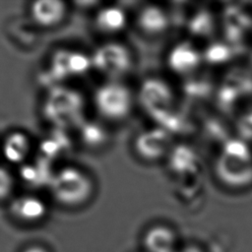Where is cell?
Segmentation results:
<instances>
[{"label":"cell","mask_w":252,"mask_h":252,"mask_svg":"<svg viewBox=\"0 0 252 252\" xmlns=\"http://www.w3.org/2000/svg\"><path fill=\"white\" fill-rule=\"evenodd\" d=\"M86 107V98L80 91L59 85L47 90L41 103V114L53 129L69 132L87 119Z\"/></svg>","instance_id":"1"},{"label":"cell","mask_w":252,"mask_h":252,"mask_svg":"<svg viewBox=\"0 0 252 252\" xmlns=\"http://www.w3.org/2000/svg\"><path fill=\"white\" fill-rule=\"evenodd\" d=\"M48 190L57 204L74 209L84 206L91 200L94 184L91 175L83 168L65 165L54 171Z\"/></svg>","instance_id":"2"},{"label":"cell","mask_w":252,"mask_h":252,"mask_svg":"<svg viewBox=\"0 0 252 252\" xmlns=\"http://www.w3.org/2000/svg\"><path fill=\"white\" fill-rule=\"evenodd\" d=\"M135 95L128 86L120 81H108L100 84L93 95V103L101 119L119 122L132 112Z\"/></svg>","instance_id":"3"},{"label":"cell","mask_w":252,"mask_h":252,"mask_svg":"<svg viewBox=\"0 0 252 252\" xmlns=\"http://www.w3.org/2000/svg\"><path fill=\"white\" fill-rule=\"evenodd\" d=\"M91 69H93L91 55L76 49H57L50 56L42 72L41 82L47 86L48 90L64 85L68 80L81 78L87 75Z\"/></svg>","instance_id":"4"},{"label":"cell","mask_w":252,"mask_h":252,"mask_svg":"<svg viewBox=\"0 0 252 252\" xmlns=\"http://www.w3.org/2000/svg\"><path fill=\"white\" fill-rule=\"evenodd\" d=\"M92 66L108 81H120L133 68L134 57L122 42L110 40L99 44L91 54Z\"/></svg>","instance_id":"5"},{"label":"cell","mask_w":252,"mask_h":252,"mask_svg":"<svg viewBox=\"0 0 252 252\" xmlns=\"http://www.w3.org/2000/svg\"><path fill=\"white\" fill-rule=\"evenodd\" d=\"M218 170L223 179L233 185L241 186L251 182L252 161L249 151L244 147H239L237 151L234 147L228 148L219 160Z\"/></svg>","instance_id":"6"},{"label":"cell","mask_w":252,"mask_h":252,"mask_svg":"<svg viewBox=\"0 0 252 252\" xmlns=\"http://www.w3.org/2000/svg\"><path fill=\"white\" fill-rule=\"evenodd\" d=\"M172 92L169 86L158 78H147L144 80L137 94L140 105L154 117L165 113L172 102Z\"/></svg>","instance_id":"7"},{"label":"cell","mask_w":252,"mask_h":252,"mask_svg":"<svg viewBox=\"0 0 252 252\" xmlns=\"http://www.w3.org/2000/svg\"><path fill=\"white\" fill-rule=\"evenodd\" d=\"M135 154L145 161H157L169 154L171 150L168 132L156 127L140 132L133 141Z\"/></svg>","instance_id":"8"},{"label":"cell","mask_w":252,"mask_h":252,"mask_svg":"<svg viewBox=\"0 0 252 252\" xmlns=\"http://www.w3.org/2000/svg\"><path fill=\"white\" fill-rule=\"evenodd\" d=\"M10 216L19 222L33 224L40 222L48 214L45 201L32 193L21 194L12 198L9 202Z\"/></svg>","instance_id":"9"},{"label":"cell","mask_w":252,"mask_h":252,"mask_svg":"<svg viewBox=\"0 0 252 252\" xmlns=\"http://www.w3.org/2000/svg\"><path fill=\"white\" fill-rule=\"evenodd\" d=\"M67 13V3L60 0H37L30 6L32 22L42 29H52L59 26L65 20Z\"/></svg>","instance_id":"10"},{"label":"cell","mask_w":252,"mask_h":252,"mask_svg":"<svg viewBox=\"0 0 252 252\" xmlns=\"http://www.w3.org/2000/svg\"><path fill=\"white\" fill-rule=\"evenodd\" d=\"M3 158L15 165L26 163L32 153V140L30 136L20 130L8 133L0 145Z\"/></svg>","instance_id":"11"},{"label":"cell","mask_w":252,"mask_h":252,"mask_svg":"<svg viewBox=\"0 0 252 252\" xmlns=\"http://www.w3.org/2000/svg\"><path fill=\"white\" fill-rule=\"evenodd\" d=\"M127 23L126 10L118 4L98 8L94 19V29L104 35H114L121 32L126 28Z\"/></svg>","instance_id":"12"},{"label":"cell","mask_w":252,"mask_h":252,"mask_svg":"<svg viewBox=\"0 0 252 252\" xmlns=\"http://www.w3.org/2000/svg\"><path fill=\"white\" fill-rule=\"evenodd\" d=\"M169 21L166 12L157 5H147L140 9L137 15V26L147 35H158L164 32Z\"/></svg>","instance_id":"13"},{"label":"cell","mask_w":252,"mask_h":252,"mask_svg":"<svg viewBox=\"0 0 252 252\" xmlns=\"http://www.w3.org/2000/svg\"><path fill=\"white\" fill-rule=\"evenodd\" d=\"M55 169L52 163L37 157L32 161H27L20 166V176L22 180L32 188L47 187L51 181Z\"/></svg>","instance_id":"14"},{"label":"cell","mask_w":252,"mask_h":252,"mask_svg":"<svg viewBox=\"0 0 252 252\" xmlns=\"http://www.w3.org/2000/svg\"><path fill=\"white\" fill-rule=\"evenodd\" d=\"M76 131L78 132L79 142L88 150H101L110 140L107 128L98 120H90L87 118Z\"/></svg>","instance_id":"15"},{"label":"cell","mask_w":252,"mask_h":252,"mask_svg":"<svg viewBox=\"0 0 252 252\" xmlns=\"http://www.w3.org/2000/svg\"><path fill=\"white\" fill-rule=\"evenodd\" d=\"M71 150V139L68 131L53 129L39 145L38 157L53 163Z\"/></svg>","instance_id":"16"},{"label":"cell","mask_w":252,"mask_h":252,"mask_svg":"<svg viewBox=\"0 0 252 252\" xmlns=\"http://www.w3.org/2000/svg\"><path fill=\"white\" fill-rule=\"evenodd\" d=\"M147 252H176V237L171 228L158 224L150 227L143 238Z\"/></svg>","instance_id":"17"},{"label":"cell","mask_w":252,"mask_h":252,"mask_svg":"<svg viewBox=\"0 0 252 252\" xmlns=\"http://www.w3.org/2000/svg\"><path fill=\"white\" fill-rule=\"evenodd\" d=\"M168 65L174 72L182 73L192 68L197 63V57L187 45H177L168 54Z\"/></svg>","instance_id":"18"},{"label":"cell","mask_w":252,"mask_h":252,"mask_svg":"<svg viewBox=\"0 0 252 252\" xmlns=\"http://www.w3.org/2000/svg\"><path fill=\"white\" fill-rule=\"evenodd\" d=\"M169 166L176 173H183L189 169V162L194 164L195 156L186 147L171 149L168 154Z\"/></svg>","instance_id":"19"},{"label":"cell","mask_w":252,"mask_h":252,"mask_svg":"<svg viewBox=\"0 0 252 252\" xmlns=\"http://www.w3.org/2000/svg\"><path fill=\"white\" fill-rule=\"evenodd\" d=\"M14 176L5 166L0 165V201L9 199L14 191Z\"/></svg>","instance_id":"20"},{"label":"cell","mask_w":252,"mask_h":252,"mask_svg":"<svg viewBox=\"0 0 252 252\" xmlns=\"http://www.w3.org/2000/svg\"><path fill=\"white\" fill-rule=\"evenodd\" d=\"M22 252H49V250L42 245L33 244L26 247L24 250H22Z\"/></svg>","instance_id":"21"},{"label":"cell","mask_w":252,"mask_h":252,"mask_svg":"<svg viewBox=\"0 0 252 252\" xmlns=\"http://www.w3.org/2000/svg\"><path fill=\"white\" fill-rule=\"evenodd\" d=\"M176 252H202V251L195 246H188V247H185L184 249H182L181 251H176Z\"/></svg>","instance_id":"22"}]
</instances>
